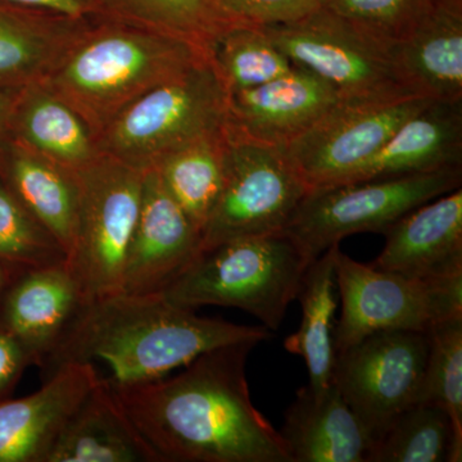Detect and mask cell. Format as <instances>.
I'll return each mask as SVG.
<instances>
[{
    "label": "cell",
    "instance_id": "cell-34",
    "mask_svg": "<svg viewBox=\"0 0 462 462\" xmlns=\"http://www.w3.org/2000/svg\"><path fill=\"white\" fill-rule=\"evenodd\" d=\"M32 365V356L25 346L0 325V401L12 397L23 373Z\"/></svg>",
    "mask_w": 462,
    "mask_h": 462
},
{
    "label": "cell",
    "instance_id": "cell-20",
    "mask_svg": "<svg viewBox=\"0 0 462 462\" xmlns=\"http://www.w3.org/2000/svg\"><path fill=\"white\" fill-rule=\"evenodd\" d=\"M462 167V102H433L411 116L342 184Z\"/></svg>",
    "mask_w": 462,
    "mask_h": 462
},
{
    "label": "cell",
    "instance_id": "cell-23",
    "mask_svg": "<svg viewBox=\"0 0 462 462\" xmlns=\"http://www.w3.org/2000/svg\"><path fill=\"white\" fill-rule=\"evenodd\" d=\"M0 180L57 239L69 260L78 230L76 172L8 139L0 147Z\"/></svg>",
    "mask_w": 462,
    "mask_h": 462
},
{
    "label": "cell",
    "instance_id": "cell-10",
    "mask_svg": "<svg viewBox=\"0 0 462 462\" xmlns=\"http://www.w3.org/2000/svg\"><path fill=\"white\" fill-rule=\"evenodd\" d=\"M263 29L293 65L327 81L342 100L412 96L398 79L387 45L327 8L294 23Z\"/></svg>",
    "mask_w": 462,
    "mask_h": 462
},
{
    "label": "cell",
    "instance_id": "cell-33",
    "mask_svg": "<svg viewBox=\"0 0 462 462\" xmlns=\"http://www.w3.org/2000/svg\"><path fill=\"white\" fill-rule=\"evenodd\" d=\"M322 0H221L233 25L269 27L285 25L309 16Z\"/></svg>",
    "mask_w": 462,
    "mask_h": 462
},
{
    "label": "cell",
    "instance_id": "cell-7",
    "mask_svg": "<svg viewBox=\"0 0 462 462\" xmlns=\"http://www.w3.org/2000/svg\"><path fill=\"white\" fill-rule=\"evenodd\" d=\"M78 230L69 263L85 302L120 293L141 209L144 172L100 152L78 170Z\"/></svg>",
    "mask_w": 462,
    "mask_h": 462
},
{
    "label": "cell",
    "instance_id": "cell-30",
    "mask_svg": "<svg viewBox=\"0 0 462 462\" xmlns=\"http://www.w3.org/2000/svg\"><path fill=\"white\" fill-rule=\"evenodd\" d=\"M419 403L443 410L451 420L456 460H462V316L434 325L430 331Z\"/></svg>",
    "mask_w": 462,
    "mask_h": 462
},
{
    "label": "cell",
    "instance_id": "cell-22",
    "mask_svg": "<svg viewBox=\"0 0 462 462\" xmlns=\"http://www.w3.org/2000/svg\"><path fill=\"white\" fill-rule=\"evenodd\" d=\"M91 21L0 2V91L16 93L42 81Z\"/></svg>",
    "mask_w": 462,
    "mask_h": 462
},
{
    "label": "cell",
    "instance_id": "cell-24",
    "mask_svg": "<svg viewBox=\"0 0 462 462\" xmlns=\"http://www.w3.org/2000/svg\"><path fill=\"white\" fill-rule=\"evenodd\" d=\"M9 139L72 171L89 165L100 153L80 116L41 81L17 91Z\"/></svg>",
    "mask_w": 462,
    "mask_h": 462
},
{
    "label": "cell",
    "instance_id": "cell-5",
    "mask_svg": "<svg viewBox=\"0 0 462 462\" xmlns=\"http://www.w3.org/2000/svg\"><path fill=\"white\" fill-rule=\"evenodd\" d=\"M229 93L211 60L149 90L108 125L99 151L145 172L188 143L226 126Z\"/></svg>",
    "mask_w": 462,
    "mask_h": 462
},
{
    "label": "cell",
    "instance_id": "cell-1",
    "mask_svg": "<svg viewBox=\"0 0 462 462\" xmlns=\"http://www.w3.org/2000/svg\"><path fill=\"white\" fill-rule=\"evenodd\" d=\"M257 345L218 346L178 375L111 388L162 462H291L249 393L245 364Z\"/></svg>",
    "mask_w": 462,
    "mask_h": 462
},
{
    "label": "cell",
    "instance_id": "cell-3",
    "mask_svg": "<svg viewBox=\"0 0 462 462\" xmlns=\"http://www.w3.org/2000/svg\"><path fill=\"white\" fill-rule=\"evenodd\" d=\"M211 60L205 51L109 17H98L41 81L94 136L149 90Z\"/></svg>",
    "mask_w": 462,
    "mask_h": 462
},
{
    "label": "cell",
    "instance_id": "cell-13",
    "mask_svg": "<svg viewBox=\"0 0 462 462\" xmlns=\"http://www.w3.org/2000/svg\"><path fill=\"white\" fill-rule=\"evenodd\" d=\"M199 252V230L166 189L156 170H148L120 293L162 294Z\"/></svg>",
    "mask_w": 462,
    "mask_h": 462
},
{
    "label": "cell",
    "instance_id": "cell-4",
    "mask_svg": "<svg viewBox=\"0 0 462 462\" xmlns=\"http://www.w3.org/2000/svg\"><path fill=\"white\" fill-rule=\"evenodd\" d=\"M312 261L285 230L240 236L199 252L162 296L196 311L234 307L278 330Z\"/></svg>",
    "mask_w": 462,
    "mask_h": 462
},
{
    "label": "cell",
    "instance_id": "cell-32",
    "mask_svg": "<svg viewBox=\"0 0 462 462\" xmlns=\"http://www.w3.org/2000/svg\"><path fill=\"white\" fill-rule=\"evenodd\" d=\"M424 5V0H322L321 7L389 48Z\"/></svg>",
    "mask_w": 462,
    "mask_h": 462
},
{
    "label": "cell",
    "instance_id": "cell-14",
    "mask_svg": "<svg viewBox=\"0 0 462 462\" xmlns=\"http://www.w3.org/2000/svg\"><path fill=\"white\" fill-rule=\"evenodd\" d=\"M84 303L83 289L69 260L21 269L0 296V325L42 367Z\"/></svg>",
    "mask_w": 462,
    "mask_h": 462
},
{
    "label": "cell",
    "instance_id": "cell-35",
    "mask_svg": "<svg viewBox=\"0 0 462 462\" xmlns=\"http://www.w3.org/2000/svg\"><path fill=\"white\" fill-rule=\"evenodd\" d=\"M0 2L71 18V20L85 21L103 17L102 0H0Z\"/></svg>",
    "mask_w": 462,
    "mask_h": 462
},
{
    "label": "cell",
    "instance_id": "cell-28",
    "mask_svg": "<svg viewBox=\"0 0 462 462\" xmlns=\"http://www.w3.org/2000/svg\"><path fill=\"white\" fill-rule=\"evenodd\" d=\"M457 462L454 428L447 413L416 403L374 438L367 462Z\"/></svg>",
    "mask_w": 462,
    "mask_h": 462
},
{
    "label": "cell",
    "instance_id": "cell-21",
    "mask_svg": "<svg viewBox=\"0 0 462 462\" xmlns=\"http://www.w3.org/2000/svg\"><path fill=\"white\" fill-rule=\"evenodd\" d=\"M45 462H162L100 378L76 407Z\"/></svg>",
    "mask_w": 462,
    "mask_h": 462
},
{
    "label": "cell",
    "instance_id": "cell-16",
    "mask_svg": "<svg viewBox=\"0 0 462 462\" xmlns=\"http://www.w3.org/2000/svg\"><path fill=\"white\" fill-rule=\"evenodd\" d=\"M99 380L90 365H67L35 393L0 401V462H45L60 428Z\"/></svg>",
    "mask_w": 462,
    "mask_h": 462
},
{
    "label": "cell",
    "instance_id": "cell-6",
    "mask_svg": "<svg viewBox=\"0 0 462 462\" xmlns=\"http://www.w3.org/2000/svg\"><path fill=\"white\" fill-rule=\"evenodd\" d=\"M337 288L342 303L334 328L336 354L382 330L428 333L462 316V273L416 279L352 260L338 249Z\"/></svg>",
    "mask_w": 462,
    "mask_h": 462
},
{
    "label": "cell",
    "instance_id": "cell-27",
    "mask_svg": "<svg viewBox=\"0 0 462 462\" xmlns=\"http://www.w3.org/2000/svg\"><path fill=\"white\" fill-rule=\"evenodd\" d=\"M103 16L166 33L211 57L218 36L233 23L221 0H102Z\"/></svg>",
    "mask_w": 462,
    "mask_h": 462
},
{
    "label": "cell",
    "instance_id": "cell-25",
    "mask_svg": "<svg viewBox=\"0 0 462 462\" xmlns=\"http://www.w3.org/2000/svg\"><path fill=\"white\" fill-rule=\"evenodd\" d=\"M339 245H331L315 258L303 276L297 300L302 310V320L296 333L289 336L284 348L300 356L309 370V387L322 391L331 384L336 348L337 275L336 258Z\"/></svg>",
    "mask_w": 462,
    "mask_h": 462
},
{
    "label": "cell",
    "instance_id": "cell-37",
    "mask_svg": "<svg viewBox=\"0 0 462 462\" xmlns=\"http://www.w3.org/2000/svg\"><path fill=\"white\" fill-rule=\"evenodd\" d=\"M431 7L462 16V0H424Z\"/></svg>",
    "mask_w": 462,
    "mask_h": 462
},
{
    "label": "cell",
    "instance_id": "cell-19",
    "mask_svg": "<svg viewBox=\"0 0 462 462\" xmlns=\"http://www.w3.org/2000/svg\"><path fill=\"white\" fill-rule=\"evenodd\" d=\"M279 433L291 462H367L373 445L333 382L318 392L300 388Z\"/></svg>",
    "mask_w": 462,
    "mask_h": 462
},
{
    "label": "cell",
    "instance_id": "cell-26",
    "mask_svg": "<svg viewBox=\"0 0 462 462\" xmlns=\"http://www.w3.org/2000/svg\"><path fill=\"white\" fill-rule=\"evenodd\" d=\"M225 148L226 126L176 149L152 169L199 233L223 189Z\"/></svg>",
    "mask_w": 462,
    "mask_h": 462
},
{
    "label": "cell",
    "instance_id": "cell-18",
    "mask_svg": "<svg viewBox=\"0 0 462 462\" xmlns=\"http://www.w3.org/2000/svg\"><path fill=\"white\" fill-rule=\"evenodd\" d=\"M389 56L410 94L462 102V16L424 7L389 45Z\"/></svg>",
    "mask_w": 462,
    "mask_h": 462
},
{
    "label": "cell",
    "instance_id": "cell-12",
    "mask_svg": "<svg viewBox=\"0 0 462 462\" xmlns=\"http://www.w3.org/2000/svg\"><path fill=\"white\" fill-rule=\"evenodd\" d=\"M433 99L342 100L284 147L310 189L342 184Z\"/></svg>",
    "mask_w": 462,
    "mask_h": 462
},
{
    "label": "cell",
    "instance_id": "cell-36",
    "mask_svg": "<svg viewBox=\"0 0 462 462\" xmlns=\"http://www.w3.org/2000/svg\"><path fill=\"white\" fill-rule=\"evenodd\" d=\"M16 93L0 91V147L9 139V120H11Z\"/></svg>",
    "mask_w": 462,
    "mask_h": 462
},
{
    "label": "cell",
    "instance_id": "cell-38",
    "mask_svg": "<svg viewBox=\"0 0 462 462\" xmlns=\"http://www.w3.org/2000/svg\"><path fill=\"white\" fill-rule=\"evenodd\" d=\"M18 270L21 269L0 261V296H2V293L5 291V287H7L8 282H11V279L14 278V273H16Z\"/></svg>",
    "mask_w": 462,
    "mask_h": 462
},
{
    "label": "cell",
    "instance_id": "cell-8",
    "mask_svg": "<svg viewBox=\"0 0 462 462\" xmlns=\"http://www.w3.org/2000/svg\"><path fill=\"white\" fill-rule=\"evenodd\" d=\"M462 167L316 188L285 227L312 258L352 234H384L407 212L461 188Z\"/></svg>",
    "mask_w": 462,
    "mask_h": 462
},
{
    "label": "cell",
    "instance_id": "cell-17",
    "mask_svg": "<svg viewBox=\"0 0 462 462\" xmlns=\"http://www.w3.org/2000/svg\"><path fill=\"white\" fill-rule=\"evenodd\" d=\"M372 266L416 279L462 273V190L416 207L384 233Z\"/></svg>",
    "mask_w": 462,
    "mask_h": 462
},
{
    "label": "cell",
    "instance_id": "cell-31",
    "mask_svg": "<svg viewBox=\"0 0 462 462\" xmlns=\"http://www.w3.org/2000/svg\"><path fill=\"white\" fill-rule=\"evenodd\" d=\"M66 260L62 245L0 180V261L30 269Z\"/></svg>",
    "mask_w": 462,
    "mask_h": 462
},
{
    "label": "cell",
    "instance_id": "cell-9",
    "mask_svg": "<svg viewBox=\"0 0 462 462\" xmlns=\"http://www.w3.org/2000/svg\"><path fill=\"white\" fill-rule=\"evenodd\" d=\"M310 190L284 147L226 127L223 189L200 233V252L240 236L284 230Z\"/></svg>",
    "mask_w": 462,
    "mask_h": 462
},
{
    "label": "cell",
    "instance_id": "cell-2",
    "mask_svg": "<svg viewBox=\"0 0 462 462\" xmlns=\"http://www.w3.org/2000/svg\"><path fill=\"white\" fill-rule=\"evenodd\" d=\"M264 327L203 318L162 294L115 293L85 302L41 369L44 379L67 365H90L112 388L165 378L199 356L239 342L261 343Z\"/></svg>",
    "mask_w": 462,
    "mask_h": 462
},
{
    "label": "cell",
    "instance_id": "cell-11",
    "mask_svg": "<svg viewBox=\"0 0 462 462\" xmlns=\"http://www.w3.org/2000/svg\"><path fill=\"white\" fill-rule=\"evenodd\" d=\"M430 337L382 330L336 354L331 382L372 438L419 403Z\"/></svg>",
    "mask_w": 462,
    "mask_h": 462
},
{
    "label": "cell",
    "instance_id": "cell-15",
    "mask_svg": "<svg viewBox=\"0 0 462 462\" xmlns=\"http://www.w3.org/2000/svg\"><path fill=\"white\" fill-rule=\"evenodd\" d=\"M339 100L327 81L293 65L270 83L230 93L226 127L252 141L287 147Z\"/></svg>",
    "mask_w": 462,
    "mask_h": 462
},
{
    "label": "cell",
    "instance_id": "cell-29",
    "mask_svg": "<svg viewBox=\"0 0 462 462\" xmlns=\"http://www.w3.org/2000/svg\"><path fill=\"white\" fill-rule=\"evenodd\" d=\"M211 60L229 94L261 87L293 69L263 27L245 25L231 26L218 36Z\"/></svg>",
    "mask_w": 462,
    "mask_h": 462
}]
</instances>
